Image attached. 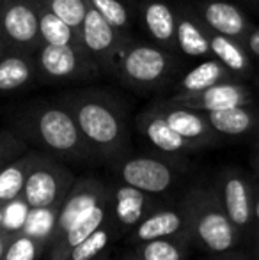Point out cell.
<instances>
[{
  "instance_id": "1",
  "label": "cell",
  "mask_w": 259,
  "mask_h": 260,
  "mask_svg": "<svg viewBox=\"0 0 259 260\" xmlns=\"http://www.w3.org/2000/svg\"><path fill=\"white\" fill-rule=\"evenodd\" d=\"M11 129L23 142L64 163H98L85 144L73 113L61 100H36L11 115Z\"/></svg>"
},
{
  "instance_id": "2",
  "label": "cell",
  "mask_w": 259,
  "mask_h": 260,
  "mask_svg": "<svg viewBox=\"0 0 259 260\" xmlns=\"http://www.w3.org/2000/svg\"><path fill=\"white\" fill-rule=\"evenodd\" d=\"M61 101L73 113L85 144L98 163H116L131 152L126 113L114 98L94 90L69 92Z\"/></svg>"
},
{
  "instance_id": "3",
  "label": "cell",
  "mask_w": 259,
  "mask_h": 260,
  "mask_svg": "<svg viewBox=\"0 0 259 260\" xmlns=\"http://www.w3.org/2000/svg\"><path fill=\"white\" fill-rule=\"evenodd\" d=\"M188 207V237L197 250L222 255L236 250L242 234L227 218L215 184H195L183 193Z\"/></svg>"
},
{
  "instance_id": "4",
  "label": "cell",
  "mask_w": 259,
  "mask_h": 260,
  "mask_svg": "<svg viewBox=\"0 0 259 260\" xmlns=\"http://www.w3.org/2000/svg\"><path fill=\"white\" fill-rule=\"evenodd\" d=\"M178 157L153 156V154H130L116 163L114 170L118 181L133 186L149 195L165 199L181 182L185 167Z\"/></svg>"
},
{
  "instance_id": "5",
  "label": "cell",
  "mask_w": 259,
  "mask_h": 260,
  "mask_svg": "<svg viewBox=\"0 0 259 260\" xmlns=\"http://www.w3.org/2000/svg\"><path fill=\"white\" fill-rule=\"evenodd\" d=\"M174 66L170 52L158 45L131 41L125 43L119 52L116 73L131 87L137 89H153L165 82Z\"/></svg>"
},
{
  "instance_id": "6",
  "label": "cell",
  "mask_w": 259,
  "mask_h": 260,
  "mask_svg": "<svg viewBox=\"0 0 259 260\" xmlns=\"http://www.w3.org/2000/svg\"><path fill=\"white\" fill-rule=\"evenodd\" d=\"M76 175L64 161L38 151L34 165L27 175L21 200L28 209H59L61 202L75 182Z\"/></svg>"
},
{
  "instance_id": "7",
  "label": "cell",
  "mask_w": 259,
  "mask_h": 260,
  "mask_svg": "<svg viewBox=\"0 0 259 260\" xmlns=\"http://www.w3.org/2000/svg\"><path fill=\"white\" fill-rule=\"evenodd\" d=\"M34 60L41 82H78L100 73L80 45H41L34 53Z\"/></svg>"
},
{
  "instance_id": "8",
  "label": "cell",
  "mask_w": 259,
  "mask_h": 260,
  "mask_svg": "<svg viewBox=\"0 0 259 260\" xmlns=\"http://www.w3.org/2000/svg\"><path fill=\"white\" fill-rule=\"evenodd\" d=\"M0 38L7 50L38 52L41 46L38 0H0Z\"/></svg>"
},
{
  "instance_id": "9",
  "label": "cell",
  "mask_w": 259,
  "mask_h": 260,
  "mask_svg": "<svg viewBox=\"0 0 259 260\" xmlns=\"http://www.w3.org/2000/svg\"><path fill=\"white\" fill-rule=\"evenodd\" d=\"M218 199L227 218L242 236L254 229V186L252 179L240 168H224L215 179Z\"/></svg>"
},
{
  "instance_id": "10",
  "label": "cell",
  "mask_w": 259,
  "mask_h": 260,
  "mask_svg": "<svg viewBox=\"0 0 259 260\" xmlns=\"http://www.w3.org/2000/svg\"><path fill=\"white\" fill-rule=\"evenodd\" d=\"M128 39L91 7L78 28L80 46L100 71H116L119 52Z\"/></svg>"
},
{
  "instance_id": "11",
  "label": "cell",
  "mask_w": 259,
  "mask_h": 260,
  "mask_svg": "<svg viewBox=\"0 0 259 260\" xmlns=\"http://www.w3.org/2000/svg\"><path fill=\"white\" fill-rule=\"evenodd\" d=\"M162 237H188V207L183 197L172 204L162 202L144 216V219L126 234V244L135 246Z\"/></svg>"
},
{
  "instance_id": "12",
  "label": "cell",
  "mask_w": 259,
  "mask_h": 260,
  "mask_svg": "<svg viewBox=\"0 0 259 260\" xmlns=\"http://www.w3.org/2000/svg\"><path fill=\"white\" fill-rule=\"evenodd\" d=\"M110 189V184L100 179L98 175H83V177H76L69 191L61 202L57 209L55 216V225H53L52 239L50 244L73 225L76 223L83 214L91 211ZM48 244V246H50Z\"/></svg>"
},
{
  "instance_id": "13",
  "label": "cell",
  "mask_w": 259,
  "mask_h": 260,
  "mask_svg": "<svg viewBox=\"0 0 259 260\" xmlns=\"http://www.w3.org/2000/svg\"><path fill=\"white\" fill-rule=\"evenodd\" d=\"M172 105L188 106V108L199 110L203 113L217 112V110L233 108V106L252 105V94L247 89V85L235 80H224L215 85L208 87L199 92H178L170 100Z\"/></svg>"
},
{
  "instance_id": "14",
  "label": "cell",
  "mask_w": 259,
  "mask_h": 260,
  "mask_svg": "<svg viewBox=\"0 0 259 260\" xmlns=\"http://www.w3.org/2000/svg\"><path fill=\"white\" fill-rule=\"evenodd\" d=\"M110 202H112V219L118 225L121 236H126L138 221L144 219L156 206L165 200L162 197L149 195L133 186L118 181L110 184Z\"/></svg>"
},
{
  "instance_id": "15",
  "label": "cell",
  "mask_w": 259,
  "mask_h": 260,
  "mask_svg": "<svg viewBox=\"0 0 259 260\" xmlns=\"http://www.w3.org/2000/svg\"><path fill=\"white\" fill-rule=\"evenodd\" d=\"M137 127L142 133V137L151 142L153 147L163 156L183 159L185 154H190V152H195L197 149H200L192 142L185 140L181 135H178L167 124V120L163 119L155 105L146 108L137 117Z\"/></svg>"
},
{
  "instance_id": "16",
  "label": "cell",
  "mask_w": 259,
  "mask_h": 260,
  "mask_svg": "<svg viewBox=\"0 0 259 260\" xmlns=\"http://www.w3.org/2000/svg\"><path fill=\"white\" fill-rule=\"evenodd\" d=\"M194 13L208 30L243 41L252 28L247 14L236 4L227 0H200Z\"/></svg>"
},
{
  "instance_id": "17",
  "label": "cell",
  "mask_w": 259,
  "mask_h": 260,
  "mask_svg": "<svg viewBox=\"0 0 259 260\" xmlns=\"http://www.w3.org/2000/svg\"><path fill=\"white\" fill-rule=\"evenodd\" d=\"M108 221H112V202H110V189L108 193L91 209L87 214H83L76 223H73L68 230L55 239L48 246L46 253H48V260H66L69 255V251L80 244L83 239L91 236L93 232H96L98 229H101L103 225H107Z\"/></svg>"
},
{
  "instance_id": "18",
  "label": "cell",
  "mask_w": 259,
  "mask_h": 260,
  "mask_svg": "<svg viewBox=\"0 0 259 260\" xmlns=\"http://www.w3.org/2000/svg\"><path fill=\"white\" fill-rule=\"evenodd\" d=\"M158 112L167 120L170 127L176 131L178 135L185 138V140L195 144L197 147H206V145L217 144L218 135L211 129L210 122L206 119V113L199 112V110L188 108V106L172 105L169 101L165 103H156Z\"/></svg>"
},
{
  "instance_id": "19",
  "label": "cell",
  "mask_w": 259,
  "mask_h": 260,
  "mask_svg": "<svg viewBox=\"0 0 259 260\" xmlns=\"http://www.w3.org/2000/svg\"><path fill=\"white\" fill-rule=\"evenodd\" d=\"M138 20L153 43L167 52L178 50L176 25L178 7L167 0H142L138 4Z\"/></svg>"
},
{
  "instance_id": "20",
  "label": "cell",
  "mask_w": 259,
  "mask_h": 260,
  "mask_svg": "<svg viewBox=\"0 0 259 260\" xmlns=\"http://www.w3.org/2000/svg\"><path fill=\"white\" fill-rule=\"evenodd\" d=\"M176 46L185 57L208 58L210 50V30L199 20L195 13L185 6H178V25H176Z\"/></svg>"
},
{
  "instance_id": "21",
  "label": "cell",
  "mask_w": 259,
  "mask_h": 260,
  "mask_svg": "<svg viewBox=\"0 0 259 260\" xmlns=\"http://www.w3.org/2000/svg\"><path fill=\"white\" fill-rule=\"evenodd\" d=\"M38 80L34 53L6 50L0 55V94L27 89Z\"/></svg>"
},
{
  "instance_id": "22",
  "label": "cell",
  "mask_w": 259,
  "mask_h": 260,
  "mask_svg": "<svg viewBox=\"0 0 259 260\" xmlns=\"http://www.w3.org/2000/svg\"><path fill=\"white\" fill-rule=\"evenodd\" d=\"M210 50L211 57L217 58L233 75L245 76L250 75V71H252L250 53L245 48L243 41H238V39L227 38V36H222L210 30Z\"/></svg>"
},
{
  "instance_id": "23",
  "label": "cell",
  "mask_w": 259,
  "mask_h": 260,
  "mask_svg": "<svg viewBox=\"0 0 259 260\" xmlns=\"http://www.w3.org/2000/svg\"><path fill=\"white\" fill-rule=\"evenodd\" d=\"M206 119L218 137H242L257 126V113L250 105L208 112Z\"/></svg>"
},
{
  "instance_id": "24",
  "label": "cell",
  "mask_w": 259,
  "mask_h": 260,
  "mask_svg": "<svg viewBox=\"0 0 259 260\" xmlns=\"http://www.w3.org/2000/svg\"><path fill=\"white\" fill-rule=\"evenodd\" d=\"M36 157H38V151H27L0 170V209L21 197L25 181Z\"/></svg>"
},
{
  "instance_id": "25",
  "label": "cell",
  "mask_w": 259,
  "mask_h": 260,
  "mask_svg": "<svg viewBox=\"0 0 259 260\" xmlns=\"http://www.w3.org/2000/svg\"><path fill=\"white\" fill-rule=\"evenodd\" d=\"M131 250L142 260H187L194 244L188 237H162L135 244Z\"/></svg>"
},
{
  "instance_id": "26",
  "label": "cell",
  "mask_w": 259,
  "mask_h": 260,
  "mask_svg": "<svg viewBox=\"0 0 259 260\" xmlns=\"http://www.w3.org/2000/svg\"><path fill=\"white\" fill-rule=\"evenodd\" d=\"M231 78L233 73H229L217 58L208 57L203 58L199 64L185 73L180 85H178V90L180 92H199V90L208 89V87L215 85V83Z\"/></svg>"
},
{
  "instance_id": "27",
  "label": "cell",
  "mask_w": 259,
  "mask_h": 260,
  "mask_svg": "<svg viewBox=\"0 0 259 260\" xmlns=\"http://www.w3.org/2000/svg\"><path fill=\"white\" fill-rule=\"evenodd\" d=\"M121 237L118 225L112 221H108L107 225H103L101 229H98L96 232L91 234L87 239H83L80 244H76L71 251H69L66 260H94L100 255H103L105 251L110 250L112 243L116 239Z\"/></svg>"
},
{
  "instance_id": "28",
  "label": "cell",
  "mask_w": 259,
  "mask_h": 260,
  "mask_svg": "<svg viewBox=\"0 0 259 260\" xmlns=\"http://www.w3.org/2000/svg\"><path fill=\"white\" fill-rule=\"evenodd\" d=\"M39 11V36L41 45H80L78 30L69 27L66 21L38 2Z\"/></svg>"
},
{
  "instance_id": "29",
  "label": "cell",
  "mask_w": 259,
  "mask_h": 260,
  "mask_svg": "<svg viewBox=\"0 0 259 260\" xmlns=\"http://www.w3.org/2000/svg\"><path fill=\"white\" fill-rule=\"evenodd\" d=\"M87 4L116 30H119L126 38H131V13L125 0H87Z\"/></svg>"
},
{
  "instance_id": "30",
  "label": "cell",
  "mask_w": 259,
  "mask_h": 260,
  "mask_svg": "<svg viewBox=\"0 0 259 260\" xmlns=\"http://www.w3.org/2000/svg\"><path fill=\"white\" fill-rule=\"evenodd\" d=\"M46 250H48V244L20 230L7 244L2 260H38L39 255Z\"/></svg>"
},
{
  "instance_id": "31",
  "label": "cell",
  "mask_w": 259,
  "mask_h": 260,
  "mask_svg": "<svg viewBox=\"0 0 259 260\" xmlns=\"http://www.w3.org/2000/svg\"><path fill=\"white\" fill-rule=\"evenodd\" d=\"M38 2L48 11H52L55 16H59L75 30L80 28L87 9H89L87 0H38Z\"/></svg>"
},
{
  "instance_id": "32",
  "label": "cell",
  "mask_w": 259,
  "mask_h": 260,
  "mask_svg": "<svg viewBox=\"0 0 259 260\" xmlns=\"http://www.w3.org/2000/svg\"><path fill=\"white\" fill-rule=\"evenodd\" d=\"M28 151L27 142H23L13 129H0V170L11 161Z\"/></svg>"
},
{
  "instance_id": "33",
  "label": "cell",
  "mask_w": 259,
  "mask_h": 260,
  "mask_svg": "<svg viewBox=\"0 0 259 260\" xmlns=\"http://www.w3.org/2000/svg\"><path fill=\"white\" fill-rule=\"evenodd\" d=\"M31 209L27 207V204L20 199L9 202L6 207L2 209V229L9 230V232H20L23 229L25 221H27V216Z\"/></svg>"
},
{
  "instance_id": "34",
  "label": "cell",
  "mask_w": 259,
  "mask_h": 260,
  "mask_svg": "<svg viewBox=\"0 0 259 260\" xmlns=\"http://www.w3.org/2000/svg\"><path fill=\"white\" fill-rule=\"evenodd\" d=\"M243 45L249 50L250 57L259 58V27H252L250 32L247 34V38L243 39Z\"/></svg>"
},
{
  "instance_id": "35",
  "label": "cell",
  "mask_w": 259,
  "mask_h": 260,
  "mask_svg": "<svg viewBox=\"0 0 259 260\" xmlns=\"http://www.w3.org/2000/svg\"><path fill=\"white\" fill-rule=\"evenodd\" d=\"M14 234L16 232H9V230H6V229H0V260L4 258V253H6V250H7V244L11 243Z\"/></svg>"
},
{
  "instance_id": "36",
  "label": "cell",
  "mask_w": 259,
  "mask_h": 260,
  "mask_svg": "<svg viewBox=\"0 0 259 260\" xmlns=\"http://www.w3.org/2000/svg\"><path fill=\"white\" fill-rule=\"evenodd\" d=\"M211 260H249L243 253H238V251H227V253L222 255H211Z\"/></svg>"
},
{
  "instance_id": "37",
  "label": "cell",
  "mask_w": 259,
  "mask_h": 260,
  "mask_svg": "<svg viewBox=\"0 0 259 260\" xmlns=\"http://www.w3.org/2000/svg\"><path fill=\"white\" fill-rule=\"evenodd\" d=\"M252 214H254V226H259V188L254 189V206H252Z\"/></svg>"
},
{
  "instance_id": "38",
  "label": "cell",
  "mask_w": 259,
  "mask_h": 260,
  "mask_svg": "<svg viewBox=\"0 0 259 260\" xmlns=\"http://www.w3.org/2000/svg\"><path fill=\"white\" fill-rule=\"evenodd\" d=\"M254 253L259 260V226H254Z\"/></svg>"
},
{
  "instance_id": "39",
  "label": "cell",
  "mask_w": 259,
  "mask_h": 260,
  "mask_svg": "<svg viewBox=\"0 0 259 260\" xmlns=\"http://www.w3.org/2000/svg\"><path fill=\"white\" fill-rule=\"evenodd\" d=\"M119 260H142L140 257H138V255L137 253H135V251L133 250H130L128 251V253H126V255H123V257L121 258H119Z\"/></svg>"
},
{
  "instance_id": "40",
  "label": "cell",
  "mask_w": 259,
  "mask_h": 260,
  "mask_svg": "<svg viewBox=\"0 0 259 260\" xmlns=\"http://www.w3.org/2000/svg\"><path fill=\"white\" fill-rule=\"evenodd\" d=\"M252 165H254V170H256V174H257V177H259V152L252 157Z\"/></svg>"
},
{
  "instance_id": "41",
  "label": "cell",
  "mask_w": 259,
  "mask_h": 260,
  "mask_svg": "<svg viewBox=\"0 0 259 260\" xmlns=\"http://www.w3.org/2000/svg\"><path fill=\"white\" fill-rule=\"evenodd\" d=\"M94 260H114V258H112L110 250H108V251H105L103 255H100V257H98V258H94Z\"/></svg>"
},
{
  "instance_id": "42",
  "label": "cell",
  "mask_w": 259,
  "mask_h": 260,
  "mask_svg": "<svg viewBox=\"0 0 259 260\" xmlns=\"http://www.w3.org/2000/svg\"><path fill=\"white\" fill-rule=\"evenodd\" d=\"M6 45H4V41H2V38H0V55H2L4 52H6Z\"/></svg>"
},
{
  "instance_id": "43",
  "label": "cell",
  "mask_w": 259,
  "mask_h": 260,
  "mask_svg": "<svg viewBox=\"0 0 259 260\" xmlns=\"http://www.w3.org/2000/svg\"><path fill=\"white\" fill-rule=\"evenodd\" d=\"M257 147H259V144H257Z\"/></svg>"
}]
</instances>
